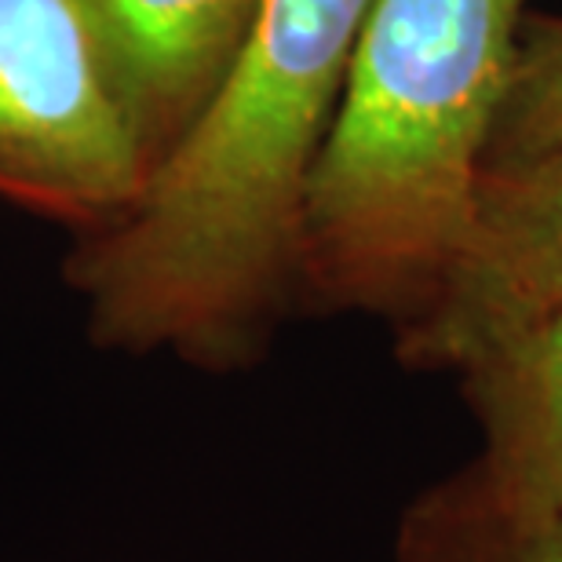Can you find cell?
<instances>
[{
    "instance_id": "1",
    "label": "cell",
    "mask_w": 562,
    "mask_h": 562,
    "mask_svg": "<svg viewBox=\"0 0 562 562\" xmlns=\"http://www.w3.org/2000/svg\"><path fill=\"white\" fill-rule=\"evenodd\" d=\"M373 0H263L227 77L66 281L114 351L234 366L300 289L303 198Z\"/></svg>"
},
{
    "instance_id": "2",
    "label": "cell",
    "mask_w": 562,
    "mask_h": 562,
    "mask_svg": "<svg viewBox=\"0 0 562 562\" xmlns=\"http://www.w3.org/2000/svg\"><path fill=\"white\" fill-rule=\"evenodd\" d=\"M526 0H373L300 223V289L409 314L468 231Z\"/></svg>"
},
{
    "instance_id": "3",
    "label": "cell",
    "mask_w": 562,
    "mask_h": 562,
    "mask_svg": "<svg viewBox=\"0 0 562 562\" xmlns=\"http://www.w3.org/2000/svg\"><path fill=\"white\" fill-rule=\"evenodd\" d=\"M150 176L77 0H0V201L74 234L114 223Z\"/></svg>"
},
{
    "instance_id": "4",
    "label": "cell",
    "mask_w": 562,
    "mask_h": 562,
    "mask_svg": "<svg viewBox=\"0 0 562 562\" xmlns=\"http://www.w3.org/2000/svg\"><path fill=\"white\" fill-rule=\"evenodd\" d=\"M562 307V143L482 168L468 231L431 296L406 318L402 355L460 366Z\"/></svg>"
},
{
    "instance_id": "5",
    "label": "cell",
    "mask_w": 562,
    "mask_h": 562,
    "mask_svg": "<svg viewBox=\"0 0 562 562\" xmlns=\"http://www.w3.org/2000/svg\"><path fill=\"white\" fill-rule=\"evenodd\" d=\"M77 4L85 8L154 172L216 95L263 0H77Z\"/></svg>"
},
{
    "instance_id": "6",
    "label": "cell",
    "mask_w": 562,
    "mask_h": 562,
    "mask_svg": "<svg viewBox=\"0 0 562 562\" xmlns=\"http://www.w3.org/2000/svg\"><path fill=\"white\" fill-rule=\"evenodd\" d=\"M504 530L562 533V307L464 366Z\"/></svg>"
},
{
    "instance_id": "7",
    "label": "cell",
    "mask_w": 562,
    "mask_h": 562,
    "mask_svg": "<svg viewBox=\"0 0 562 562\" xmlns=\"http://www.w3.org/2000/svg\"><path fill=\"white\" fill-rule=\"evenodd\" d=\"M526 26L482 168L522 161L562 143V19H533Z\"/></svg>"
},
{
    "instance_id": "8",
    "label": "cell",
    "mask_w": 562,
    "mask_h": 562,
    "mask_svg": "<svg viewBox=\"0 0 562 562\" xmlns=\"http://www.w3.org/2000/svg\"><path fill=\"white\" fill-rule=\"evenodd\" d=\"M508 562H562V533L548 530H504Z\"/></svg>"
}]
</instances>
